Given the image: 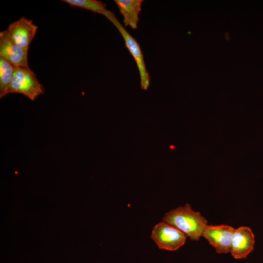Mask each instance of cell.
Returning a JSON list of instances; mask_svg holds the SVG:
<instances>
[{"mask_svg":"<svg viewBox=\"0 0 263 263\" xmlns=\"http://www.w3.org/2000/svg\"><path fill=\"white\" fill-rule=\"evenodd\" d=\"M162 220L180 230L193 241L200 239L207 225L205 218L199 212L194 211L188 203L166 213Z\"/></svg>","mask_w":263,"mask_h":263,"instance_id":"6da1fadb","label":"cell"},{"mask_svg":"<svg viewBox=\"0 0 263 263\" xmlns=\"http://www.w3.org/2000/svg\"><path fill=\"white\" fill-rule=\"evenodd\" d=\"M44 91L43 85L29 67L14 66L13 79L8 94L20 93L34 101L43 94Z\"/></svg>","mask_w":263,"mask_h":263,"instance_id":"7a4b0ae2","label":"cell"},{"mask_svg":"<svg viewBox=\"0 0 263 263\" xmlns=\"http://www.w3.org/2000/svg\"><path fill=\"white\" fill-rule=\"evenodd\" d=\"M105 17L113 23L122 35L126 47L134 58L137 66L140 78L141 88L144 90H147L150 85V77L147 71L143 54L139 44L118 20L113 12L109 10Z\"/></svg>","mask_w":263,"mask_h":263,"instance_id":"3957f363","label":"cell"},{"mask_svg":"<svg viewBox=\"0 0 263 263\" xmlns=\"http://www.w3.org/2000/svg\"><path fill=\"white\" fill-rule=\"evenodd\" d=\"M150 237L159 249L174 251L185 244L187 236L175 227L162 222L154 226Z\"/></svg>","mask_w":263,"mask_h":263,"instance_id":"277c9868","label":"cell"},{"mask_svg":"<svg viewBox=\"0 0 263 263\" xmlns=\"http://www.w3.org/2000/svg\"><path fill=\"white\" fill-rule=\"evenodd\" d=\"M37 29L32 20L22 17L11 23L5 32L9 39L16 46L28 49Z\"/></svg>","mask_w":263,"mask_h":263,"instance_id":"5b68a950","label":"cell"},{"mask_svg":"<svg viewBox=\"0 0 263 263\" xmlns=\"http://www.w3.org/2000/svg\"><path fill=\"white\" fill-rule=\"evenodd\" d=\"M234 228L228 225H207L202 234L218 253H227L230 251Z\"/></svg>","mask_w":263,"mask_h":263,"instance_id":"8992f818","label":"cell"},{"mask_svg":"<svg viewBox=\"0 0 263 263\" xmlns=\"http://www.w3.org/2000/svg\"><path fill=\"white\" fill-rule=\"evenodd\" d=\"M254 235L247 226L235 229L232 238L229 252L234 258H245L254 249Z\"/></svg>","mask_w":263,"mask_h":263,"instance_id":"52a82bcc","label":"cell"},{"mask_svg":"<svg viewBox=\"0 0 263 263\" xmlns=\"http://www.w3.org/2000/svg\"><path fill=\"white\" fill-rule=\"evenodd\" d=\"M28 49L21 48L8 38L5 31L0 33V56L14 66L29 67L27 61Z\"/></svg>","mask_w":263,"mask_h":263,"instance_id":"ba28073f","label":"cell"},{"mask_svg":"<svg viewBox=\"0 0 263 263\" xmlns=\"http://www.w3.org/2000/svg\"><path fill=\"white\" fill-rule=\"evenodd\" d=\"M114 1L123 17L125 26L136 29L139 21V15L141 11L143 0H114Z\"/></svg>","mask_w":263,"mask_h":263,"instance_id":"9c48e42d","label":"cell"},{"mask_svg":"<svg viewBox=\"0 0 263 263\" xmlns=\"http://www.w3.org/2000/svg\"><path fill=\"white\" fill-rule=\"evenodd\" d=\"M14 66L4 58L0 56V98L8 94L11 84Z\"/></svg>","mask_w":263,"mask_h":263,"instance_id":"30bf717a","label":"cell"},{"mask_svg":"<svg viewBox=\"0 0 263 263\" xmlns=\"http://www.w3.org/2000/svg\"><path fill=\"white\" fill-rule=\"evenodd\" d=\"M73 7L84 8L105 16L109 11L106 3L95 0H62Z\"/></svg>","mask_w":263,"mask_h":263,"instance_id":"8fae6325","label":"cell"}]
</instances>
